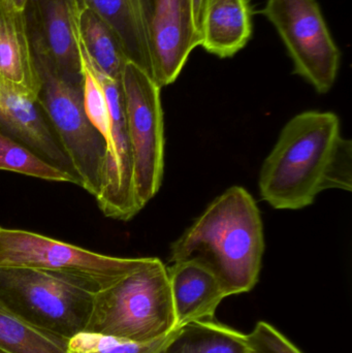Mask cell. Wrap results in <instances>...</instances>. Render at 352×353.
Instances as JSON below:
<instances>
[{"instance_id": "cell-22", "label": "cell", "mask_w": 352, "mask_h": 353, "mask_svg": "<svg viewBox=\"0 0 352 353\" xmlns=\"http://www.w3.org/2000/svg\"><path fill=\"white\" fill-rule=\"evenodd\" d=\"M247 337L252 353H303L278 330L265 321H260Z\"/></svg>"}, {"instance_id": "cell-4", "label": "cell", "mask_w": 352, "mask_h": 353, "mask_svg": "<svg viewBox=\"0 0 352 353\" xmlns=\"http://www.w3.org/2000/svg\"><path fill=\"white\" fill-rule=\"evenodd\" d=\"M101 288L81 276L0 268V305L22 321L65 340L84 333Z\"/></svg>"}, {"instance_id": "cell-18", "label": "cell", "mask_w": 352, "mask_h": 353, "mask_svg": "<svg viewBox=\"0 0 352 353\" xmlns=\"http://www.w3.org/2000/svg\"><path fill=\"white\" fill-rule=\"evenodd\" d=\"M163 353H252L247 335L213 321L180 327Z\"/></svg>"}, {"instance_id": "cell-21", "label": "cell", "mask_w": 352, "mask_h": 353, "mask_svg": "<svg viewBox=\"0 0 352 353\" xmlns=\"http://www.w3.org/2000/svg\"><path fill=\"white\" fill-rule=\"evenodd\" d=\"M180 329L149 343H136L94 333L78 334L68 340V353H163Z\"/></svg>"}, {"instance_id": "cell-16", "label": "cell", "mask_w": 352, "mask_h": 353, "mask_svg": "<svg viewBox=\"0 0 352 353\" xmlns=\"http://www.w3.org/2000/svg\"><path fill=\"white\" fill-rule=\"evenodd\" d=\"M252 35L250 0H205L200 46L219 58H229L246 47Z\"/></svg>"}, {"instance_id": "cell-17", "label": "cell", "mask_w": 352, "mask_h": 353, "mask_svg": "<svg viewBox=\"0 0 352 353\" xmlns=\"http://www.w3.org/2000/svg\"><path fill=\"white\" fill-rule=\"evenodd\" d=\"M79 37L93 63L103 74L121 80L128 60L111 27L94 10L79 4Z\"/></svg>"}, {"instance_id": "cell-3", "label": "cell", "mask_w": 352, "mask_h": 353, "mask_svg": "<svg viewBox=\"0 0 352 353\" xmlns=\"http://www.w3.org/2000/svg\"><path fill=\"white\" fill-rule=\"evenodd\" d=\"M176 329L167 267L144 257L140 267L96 292L85 332L149 343Z\"/></svg>"}, {"instance_id": "cell-10", "label": "cell", "mask_w": 352, "mask_h": 353, "mask_svg": "<svg viewBox=\"0 0 352 353\" xmlns=\"http://www.w3.org/2000/svg\"><path fill=\"white\" fill-rule=\"evenodd\" d=\"M25 14L33 52L60 78L83 85L76 0H28Z\"/></svg>"}, {"instance_id": "cell-23", "label": "cell", "mask_w": 352, "mask_h": 353, "mask_svg": "<svg viewBox=\"0 0 352 353\" xmlns=\"http://www.w3.org/2000/svg\"><path fill=\"white\" fill-rule=\"evenodd\" d=\"M205 0H192V8H194V24L196 30L200 35V23H202L203 10H204Z\"/></svg>"}, {"instance_id": "cell-12", "label": "cell", "mask_w": 352, "mask_h": 353, "mask_svg": "<svg viewBox=\"0 0 352 353\" xmlns=\"http://www.w3.org/2000/svg\"><path fill=\"white\" fill-rule=\"evenodd\" d=\"M0 132L20 143L45 163L76 179L68 155L37 101L1 76Z\"/></svg>"}, {"instance_id": "cell-8", "label": "cell", "mask_w": 352, "mask_h": 353, "mask_svg": "<svg viewBox=\"0 0 352 353\" xmlns=\"http://www.w3.org/2000/svg\"><path fill=\"white\" fill-rule=\"evenodd\" d=\"M142 259L93 252L28 230L0 226V268H28L87 278L103 290L140 267Z\"/></svg>"}, {"instance_id": "cell-25", "label": "cell", "mask_w": 352, "mask_h": 353, "mask_svg": "<svg viewBox=\"0 0 352 353\" xmlns=\"http://www.w3.org/2000/svg\"><path fill=\"white\" fill-rule=\"evenodd\" d=\"M76 2H78V4H80L81 0H76Z\"/></svg>"}, {"instance_id": "cell-19", "label": "cell", "mask_w": 352, "mask_h": 353, "mask_svg": "<svg viewBox=\"0 0 352 353\" xmlns=\"http://www.w3.org/2000/svg\"><path fill=\"white\" fill-rule=\"evenodd\" d=\"M68 340L37 329L0 305V352L68 353Z\"/></svg>"}, {"instance_id": "cell-15", "label": "cell", "mask_w": 352, "mask_h": 353, "mask_svg": "<svg viewBox=\"0 0 352 353\" xmlns=\"http://www.w3.org/2000/svg\"><path fill=\"white\" fill-rule=\"evenodd\" d=\"M0 76L37 101L41 83L25 10L0 0Z\"/></svg>"}, {"instance_id": "cell-7", "label": "cell", "mask_w": 352, "mask_h": 353, "mask_svg": "<svg viewBox=\"0 0 352 353\" xmlns=\"http://www.w3.org/2000/svg\"><path fill=\"white\" fill-rule=\"evenodd\" d=\"M262 14L274 25L295 66L320 94L334 86L341 54L315 0H268Z\"/></svg>"}, {"instance_id": "cell-26", "label": "cell", "mask_w": 352, "mask_h": 353, "mask_svg": "<svg viewBox=\"0 0 352 353\" xmlns=\"http://www.w3.org/2000/svg\"><path fill=\"white\" fill-rule=\"evenodd\" d=\"M0 353H2V352H0Z\"/></svg>"}, {"instance_id": "cell-6", "label": "cell", "mask_w": 352, "mask_h": 353, "mask_svg": "<svg viewBox=\"0 0 352 353\" xmlns=\"http://www.w3.org/2000/svg\"><path fill=\"white\" fill-rule=\"evenodd\" d=\"M126 124L134 161V199L138 211L158 192L165 169V128L161 87L132 62L121 76Z\"/></svg>"}, {"instance_id": "cell-2", "label": "cell", "mask_w": 352, "mask_h": 353, "mask_svg": "<svg viewBox=\"0 0 352 353\" xmlns=\"http://www.w3.org/2000/svg\"><path fill=\"white\" fill-rule=\"evenodd\" d=\"M264 251L258 205L245 188L233 186L172 244L169 261L196 259L204 263L231 296L256 288Z\"/></svg>"}, {"instance_id": "cell-14", "label": "cell", "mask_w": 352, "mask_h": 353, "mask_svg": "<svg viewBox=\"0 0 352 353\" xmlns=\"http://www.w3.org/2000/svg\"><path fill=\"white\" fill-rule=\"evenodd\" d=\"M111 27L128 61L152 78L151 22L155 0H81Z\"/></svg>"}, {"instance_id": "cell-1", "label": "cell", "mask_w": 352, "mask_h": 353, "mask_svg": "<svg viewBox=\"0 0 352 353\" xmlns=\"http://www.w3.org/2000/svg\"><path fill=\"white\" fill-rule=\"evenodd\" d=\"M260 196L277 210H300L327 189H352V143L332 112L308 111L287 122L262 167Z\"/></svg>"}, {"instance_id": "cell-11", "label": "cell", "mask_w": 352, "mask_h": 353, "mask_svg": "<svg viewBox=\"0 0 352 353\" xmlns=\"http://www.w3.org/2000/svg\"><path fill=\"white\" fill-rule=\"evenodd\" d=\"M150 33L152 79L163 88L177 80L200 46L192 0H155Z\"/></svg>"}, {"instance_id": "cell-20", "label": "cell", "mask_w": 352, "mask_h": 353, "mask_svg": "<svg viewBox=\"0 0 352 353\" xmlns=\"http://www.w3.org/2000/svg\"><path fill=\"white\" fill-rule=\"evenodd\" d=\"M0 171L14 172L52 182L79 185L78 180L39 159L23 145L0 132Z\"/></svg>"}, {"instance_id": "cell-5", "label": "cell", "mask_w": 352, "mask_h": 353, "mask_svg": "<svg viewBox=\"0 0 352 353\" xmlns=\"http://www.w3.org/2000/svg\"><path fill=\"white\" fill-rule=\"evenodd\" d=\"M33 54L41 83L37 103L72 163L79 186L96 197L107 144L85 111L83 85L66 82L47 59Z\"/></svg>"}, {"instance_id": "cell-13", "label": "cell", "mask_w": 352, "mask_h": 353, "mask_svg": "<svg viewBox=\"0 0 352 353\" xmlns=\"http://www.w3.org/2000/svg\"><path fill=\"white\" fill-rule=\"evenodd\" d=\"M172 263L167 271L177 329L215 319L219 305L229 296L218 277L196 259Z\"/></svg>"}, {"instance_id": "cell-9", "label": "cell", "mask_w": 352, "mask_h": 353, "mask_svg": "<svg viewBox=\"0 0 352 353\" xmlns=\"http://www.w3.org/2000/svg\"><path fill=\"white\" fill-rule=\"evenodd\" d=\"M79 46L103 87L111 119L110 141L101 170L99 194L95 199L103 215L128 221L140 211L134 199V161L126 124L121 80L110 78L96 68L85 51L80 37Z\"/></svg>"}, {"instance_id": "cell-24", "label": "cell", "mask_w": 352, "mask_h": 353, "mask_svg": "<svg viewBox=\"0 0 352 353\" xmlns=\"http://www.w3.org/2000/svg\"><path fill=\"white\" fill-rule=\"evenodd\" d=\"M12 1L19 10H25L27 3H28V0H12Z\"/></svg>"}]
</instances>
